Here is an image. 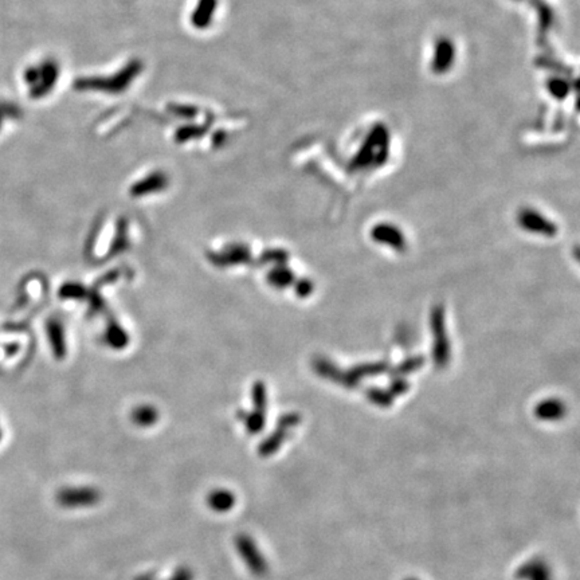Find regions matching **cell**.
Masks as SVG:
<instances>
[{
  "mask_svg": "<svg viewBox=\"0 0 580 580\" xmlns=\"http://www.w3.org/2000/svg\"><path fill=\"white\" fill-rule=\"evenodd\" d=\"M516 578L520 580H551L549 568L542 561L525 563L516 572Z\"/></svg>",
  "mask_w": 580,
  "mask_h": 580,
  "instance_id": "5",
  "label": "cell"
},
{
  "mask_svg": "<svg viewBox=\"0 0 580 580\" xmlns=\"http://www.w3.org/2000/svg\"><path fill=\"white\" fill-rule=\"evenodd\" d=\"M375 238H377L379 241L383 242H389L393 246H400L403 244V238L399 234V231L393 230V227H377L375 228L374 231Z\"/></svg>",
  "mask_w": 580,
  "mask_h": 580,
  "instance_id": "8",
  "label": "cell"
},
{
  "mask_svg": "<svg viewBox=\"0 0 580 580\" xmlns=\"http://www.w3.org/2000/svg\"><path fill=\"white\" fill-rule=\"evenodd\" d=\"M0 438H1V428H0Z\"/></svg>",
  "mask_w": 580,
  "mask_h": 580,
  "instance_id": "12",
  "label": "cell"
},
{
  "mask_svg": "<svg viewBox=\"0 0 580 580\" xmlns=\"http://www.w3.org/2000/svg\"><path fill=\"white\" fill-rule=\"evenodd\" d=\"M132 419L137 426L150 428L157 422V412L150 406H141L133 412Z\"/></svg>",
  "mask_w": 580,
  "mask_h": 580,
  "instance_id": "7",
  "label": "cell"
},
{
  "mask_svg": "<svg viewBox=\"0 0 580 580\" xmlns=\"http://www.w3.org/2000/svg\"><path fill=\"white\" fill-rule=\"evenodd\" d=\"M234 544L241 559L244 561L246 567L253 575L261 578L267 574L269 565L265 561L261 549L258 548V545L250 535L247 533L237 535Z\"/></svg>",
  "mask_w": 580,
  "mask_h": 580,
  "instance_id": "1",
  "label": "cell"
},
{
  "mask_svg": "<svg viewBox=\"0 0 580 580\" xmlns=\"http://www.w3.org/2000/svg\"><path fill=\"white\" fill-rule=\"evenodd\" d=\"M102 499L101 492L93 487H62L56 494V501L66 509H85L97 505Z\"/></svg>",
  "mask_w": 580,
  "mask_h": 580,
  "instance_id": "2",
  "label": "cell"
},
{
  "mask_svg": "<svg viewBox=\"0 0 580 580\" xmlns=\"http://www.w3.org/2000/svg\"><path fill=\"white\" fill-rule=\"evenodd\" d=\"M410 580H414V579H410Z\"/></svg>",
  "mask_w": 580,
  "mask_h": 580,
  "instance_id": "13",
  "label": "cell"
},
{
  "mask_svg": "<svg viewBox=\"0 0 580 580\" xmlns=\"http://www.w3.org/2000/svg\"><path fill=\"white\" fill-rule=\"evenodd\" d=\"M299 423V418L296 415H286L283 416L281 421L279 422V428L276 431L263 441L262 444L258 448V454L266 458V457H272L273 454H276L279 449L281 448L283 441L286 439L288 435V430L292 429L293 426H296Z\"/></svg>",
  "mask_w": 580,
  "mask_h": 580,
  "instance_id": "3",
  "label": "cell"
},
{
  "mask_svg": "<svg viewBox=\"0 0 580 580\" xmlns=\"http://www.w3.org/2000/svg\"><path fill=\"white\" fill-rule=\"evenodd\" d=\"M134 580H159L156 578V575L155 574H152V572H148V574H143V575H140V577H137Z\"/></svg>",
  "mask_w": 580,
  "mask_h": 580,
  "instance_id": "11",
  "label": "cell"
},
{
  "mask_svg": "<svg viewBox=\"0 0 580 580\" xmlns=\"http://www.w3.org/2000/svg\"><path fill=\"white\" fill-rule=\"evenodd\" d=\"M169 580H194V572L188 567H179Z\"/></svg>",
  "mask_w": 580,
  "mask_h": 580,
  "instance_id": "10",
  "label": "cell"
},
{
  "mask_svg": "<svg viewBox=\"0 0 580 580\" xmlns=\"http://www.w3.org/2000/svg\"><path fill=\"white\" fill-rule=\"evenodd\" d=\"M237 503V497L235 494L225 489V487H219V489H214L208 493L207 496V504L208 508L217 513H226L230 512Z\"/></svg>",
  "mask_w": 580,
  "mask_h": 580,
  "instance_id": "4",
  "label": "cell"
},
{
  "mask_svg": "<svg viewBox=\"0 0 580 580\" xmlns=\"http://www.w3.org/2000/svg\"><path fill=\"white\" fill-rule=\"evenodd\" d=\"M522 222L525 227H531L536 231H544V233H549V226H552L547 224L540 217H536V214H524Z\"/></svg>",
  "mask_w": 580,
  "mask_h": 580,
  "instance_id": "9",
  "label": "cell"
},
{
  "mask_svg": "<svg viewBox=\"0 0 580 580\" xmlns=\"http://www.w3.org/2000/svg\"><path fill=\"white\" fill-rule=\"evenodd\" d=\"M564 414V406L558 400H547L536 407V415L543 421H555Z\"/></svg>",
  "mask_w": 580,
  "mask_h": 580,
  "instance_id": "6",
  "label": "cell"
}]
</instances>
